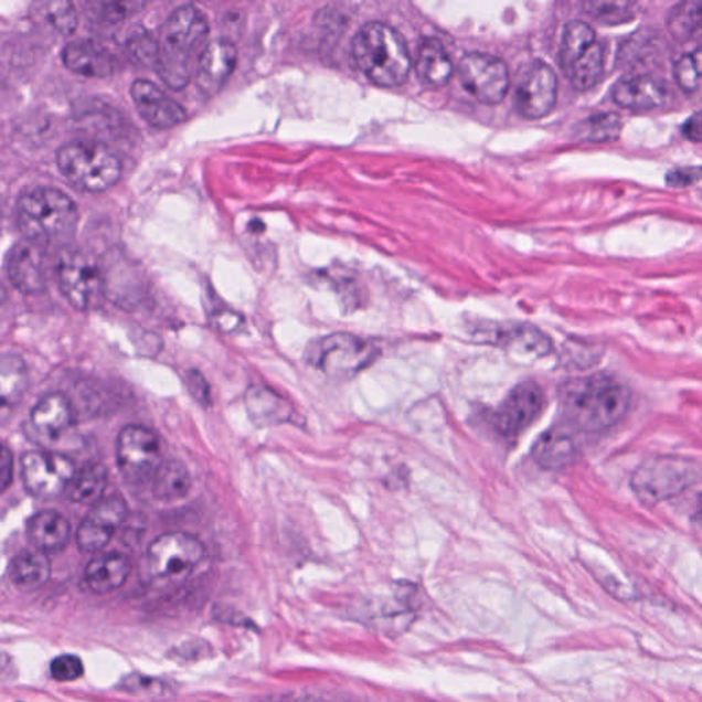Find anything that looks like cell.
Returning <instances> with one entry per match:
<instances>
[{"mask_svg":"<svg viewBox=\"0 0 702 702\" xmlns=\"http://www.w3.org/2000/svg\"><path fill=\"white\" fill-rule=\"evenodd\" d=\"M630 392L626 384L607 373L577 379L564 387L562 407L565 421L583 433H602L626 416Z\"/></svg>","mask_w":702,"mask_h":702,"instance_id":"6da1fadb","label":"cell"},{"mask_svg":"<svg viewBox=\"0 0 702 702\" xmlns=\"http://www.w3.org/2000/svg\"><path fill=\"white\" fill-rule=\"evenodd\" d=\"M15 214L24 240L45 248L65 246L75 236L81 219L72 198L53 187H35L22 192Z\"/></svg>","mask_w":702,"mask_h":702,"instance_id":"7a4b0ae2","label":"cell"},{"mask_svg":"<svg viewBox=\"0 0 702 702\" xmlns=\"http://www.w3.org/2000/svg\"><path fill=\"white\" fill-rule=\"evenodd\" d=\"M208 17L194 4H183L169 14L162 28L160 59L156 71L169 88L180 91L191 81V61L206 47Z\"/></svg>","mask_w":702,"mask_h":702,"instance_id":"3957f363","label":"cell"},{"mask_svg":"<svg viewBox=\"0 0 702 702\" xmlns=\"http://www.w3.org/2000/svg\"><path fill=\"white\" fill-rule=\"evenodd\" d=\"M351 53L362 75L379 87H400L410 77V47L402 33L386 22L362 25L353 39Z\"/></svg>","mask_w":702,"mask_h":702,"instance_id":"277c9868","label":"cell"},{"mask_svg":"<svg viewBox=\"0 0 702 702\" xmlns=\"http://www.w3.org/2000/svg\"><path fill=\"white\" fill-rule=\"evenodd\" d=\"M56 166L67 183L94 194L110 190L123 174L117 152L95 140H73L60 147Z\"/></svg>","mask_w":702,"mask_h":702,"instance_id":"5b68a950","label":"cell"},{"mask_svg":"<svg viewBox=\"0 0 702 702\" xmlns=\"http://www.w3.org/2000/svg\"><path fill=\"white\" fill-rule=\"evenodd\" d=\"M55 277L62 296L73 308L86 311L104 301L105 274L93 253L76 247L62 248L56 257Z\"/></svg>","mask_w":702,"mask_h":702,"instance_id":"8992f818","label":"cell"},{"mask_svg":"<svg viewBox=\"0 0 702 702\" xmlns=\"http://www.w3.org/2000/svg\"><path fill=\"white\" fill-rule=\"evenodd\" d=\"M701 468L689 458L659 456L639 466L632 475L634 494L647 507L681 494L688 487L699 482Z\"/></svg>","mask_w":702,"mask_h":702,"instance_id":"52a82bcc","label":"cell"},{"mask_svg":"<svg viewBox=\"0 0 702 702\" xmlns=\"http://www.w3.org/2000/svg\"><path fill=\"white\" fill-rule=\"evenodd\" d=\"M376 344L353 333H331L316 339L305 350V361L325 375L350 379L375 362Z\"/></svg>","mask_w":702,"mask_h":702,"instance_id":"ba28073f","label":"cell"},{"mask_svg":"<svg viewBox=\"0 0 702 702\" xmlns=\"http://www.w3.org/2000/svg\"><path fill=\"white\" fill-rule=\"evenodd\" d=\"M560 64L572 87L577 91L591 89L602 78L604 49L587 22L571 21L565 25Z\"/></svg>","mask_w":702,"mask_h":702,"instance_id":"9c48e42d","label":"cell"},{"mask_svg":"<svg viewBox=\"0 0 702 702\" xmlns=\"http://www.w3.org/2000/svg\"><path fill=\"white\" fill-rule=\"evenodd\" d=\"M203 556L205 546L195 535L167 532L152 541L147 551V574L157 585H171L189 577Z\"/></svg>","mask_w":702,"mask_h":702,"instance_id":"30bf717a","label":"cell"},{"mask_svg":"<svg viewBox=\"0 0 702 702\" xmlns=\"http://www.w3.org/2000/svg\"><path fill=\"white\" fill-rule=\"evenodd\" d=\"M118 469L128 483L141 485L155 478L161 464V442L152 429L131 424L118 434Z\"/></svg>","mask_w":702,"mask_h":702,"instance_id":"8fae6325","label":"cell"},{"mask_svg":"<svg viewBox=\"0 0 702 702\" xmlns=\"http://www.w3.org/2000/svg\"><path fill=\"white\" fill-rule=\"evenodd\" d=\"M457 77L472 98L485 105H497L509 89V70L501 59L485 53H469L457 66Z\"/></svg>","mask_w":702,"mask_h":702,"instance_id":"7c38bea8","label":"cell"},{"mask_svg":"<svg viewBox=\"0 0 702 702\" xmlns=\"http://www.w3.org/2000/svg\"><path fill=\"white\" fill-rule=\"evenodd\" d=\"M77 472L72 458L53 451H28L21 460L25 489L38 498H53L70 489Z\"/></svg>","mask_w":702,"mask_h":702,"instance_id":"4fadbf2b","label":"cell"},{"mask_svg":"<svg viewBox=\"0 0 702 702\" xmlns=\"http://www.w3.org/2000/svg\"><path fill=\"white\" fill-rule=\"evenodd\" d=\"M545 402L540 384L520 383L498 407L492 416V427L502 438L517 439L541 417Z\"/></svg>","mask_w":702,"mask_h":702,"instance_id":"5bb4252c","label":"cell"},{"mask_svg":"<svg viewBox=\"0 0 702 702\" xmlns=\"http://www.w3.org/2000/svg\"><path fill=\"white\" fill-rule=\"evenodd\" d=\"M474 336L480 343L506 349L524 359H542L553 351L552 339L526 322H486Z\"/></svg>","mask_w":702,"mask_h":702,"instance_id":"9a60e30c","label":"cell"},{"mask_svg":"<svg viewBox=\"0 0 702 702\" xmlns=\"http://www.w3.org/2000/svg\"><path fill=\"white\" fill-rule=\"evenodd\" d=\"M559 81L546 62H531L523 72L514 91V106L526 120H538L549 115L556 106Z\"/></svg>","mask_w":702,"mask_h":702,"instance_id":"2e32d148","label":"cell"},{"mask_svg":"<svg viewBox=\"0 0 702 702\" xmlns=\"http://www.w3.org/2000/svg\"><path fill=\"white\" fill-rule=\"evenodd\" d=\"M128 517V506L123 497H104L94 503L87 517L78 525L76 541L83 553H96L107 546L113 535Z\"/></svg>","mask_w":702,"mask_h":702,"instance_id":"e0dca14e","label":"cell"},{"mask_svg":"<svg viewBox=\"0 0 702 702\" xmlns=\"http://www.w3.org/2000/svg\"><path fill=\"white\" fill-rule=\"evenodd\" d=\"M131 96L139 116L152 128L167 131L187 120L184 107L155 83L138 78L132 83Z\"/></svg>","mask_w":702,"mask_h":702,"instance_id":"ac0fdd59","label":"cell"},{"mask_svg":"<svg viewBox=\"0 0 702 702\" xmlns=\"http://www.w3.org/2000/svg\"><path fill=\"white\" fill-rule=\"evenodd\" d=\"M237 64V49L230 39L209 42L196 62V86L208 98L217 95L230 81Z\"/></svg>","mask_w":702,"mask_h":702,"instance_id":"d6986e66","label":"cell"},{"mask_svg":"<svg viewBox=\"0 0 702 702\" xmlns=\"http://www.w3.org/2000/svg\"><path fill=\"white\" fill-rule=\"evenodd\" d=\"M45 251L47 248L28 240L17 242L11 248L6 270L15 290L22 294H41L45 290Z\"/></svg>","mask_w":702,"mask_h":702,"instance_id":"ffe728a7","label":"cell"},{"mask_svg":"<svg viewBox=\"0 0 702 702\" xmlns=\"http://www.w3.org/2000/svg\"><path fill=\"white\" fill-rule=\"evenodd\" d=\"M613 96L615 104L623 109L647 111L666 104L668 89L660 78L637 75L620 78L614 86Z\"/></svg>","mask_w":702,"mask_h":702,"instance_id":"44dd1931","label":"cell"},{"mask_svg":"<svg viewBox=\"0 0 702 702\" xmlns=\"http://www.w3.org/2000/svg\"><path fill=\"white\" fill-rule=\"evenodd\" d=\"M64 65L78 76L106 78L115 73V60L104 45L93 41L67 43L62 50Z\"/></svg>","mask_w":702,"mask_h":702,"instance_id":"7402d4cb","label":"cell"},{"mask_svg":"<svg viewBox=\"0 0 702 702\" xmlns=\"http://www.w3.org/2000/svg\"><path fill=\"white\" fill-rule=\"evenodd\" d=\"M33 429L43 438L55 440L70 432L75 424V412L64 394L43 396L31 412Z\"/></svg>","mask_w":702,"mask_h":702,"instance_id":"603a6c76","label":"cell"},{"mask_svg":"<svg viewBox=\"0 0 702 702\" xmlns=\"http://www.w3.org/2000/svg\"><path fill=\"white\" fill-rule=\"evenodd\" d=\"M132 564L126 554L110 552L99 554L87 564L84 582L91 592L107 594L118 591L131 575Z\"/></svg>","mask_w":702,"mask_h":702,"instance_id":"cb8c5ba5","label":"cell"},{"mask_svg":"<svg viewBox=\"0 0 702 702\" xmlns=\"http://www.w3.org/2000/svg\"><path fill=\"white\" fill-rule=\"evenodd\" d=\"M72 526L64 514L56 511H43L30 519L26 536L36 551L59 553L64 551L71 541Z\"/></svg>","mask_w":702,"mask_h":702,"instance_id":"d4e9b609","label":"cell"},{"mask_svg":"<svg viewBox=\"0 0 702 702\" xmlns=\"http://www.w3.org/2000/svg\"><path fill=\"white\" fill-rule=\"evenodd\" d=\"M245 405L248 417L257 427H274L291 421L294 410L286 398L275 390L253 386L247 390Z\"/></svg>","mask_w":702,"mask_h":702,"instance_id":"484cf974","label":"cell"},{"mask_svg":"<svg viewBox=\"0 0 702 702\" xmlns=\"http://www.w3.org/2000/svg\"><path fill=\"white\" fill-rule=\"evenodd\" d=\"M418 78L428 87H445L450 82L455 66L445 45L437 38H424L416 56Z\"/></svg>","mask_w":702,"mask_h":702,"instance_id":"4316f807","label":"cell"},{"mask_svg":"<svg viewBox=\"0 0 702 702\" xmlns=\"http://www.w3.org/2000/svg\"><path fill=\"white\" fill-rule=\"evenodd\" d=\"M577 456V444L564 427H552L535 442L532 457L542 468L557 469L568 466Z\"/></svg>","mask_w":702,"mask_h":702,"instance_id":"83f0119b","label":"cell"},{"mask_svg":"<svg viewBox=\"0 0 702 702\" xmlns=\"http://www.w3.org/2000/svg\"><path fill=\"white\" fill-rule=\"evenodd\" d=\"M9 576L17 591L33 593L42 588L51 576V563L47 554L41 551H26L11 560Z\"/></svg>","mask_w":702,"mask_h":702,"instance_id":"f1b7e54d","label":"cell"},{"mask_svg":"<svg viewBox=\"0 0 702 702\" xmlns=\"http://www.w3.org/2000/svg\"><path fill=\"white\" fill-rule=\"evenodd\" d=\"M189 468L179 460L163 461L152 478V496L158 501H178L191 490Z\"/></svg>","mask_w":702,"mask_h":702,"instance_id":"f546056e","label":"cell"},{"mask_svg":"<svg viewBox=\"0 0 702 702\" xmlns=\"http://www.w3.org/2000/svg\"><path fill=\"white\" fill-rule=\"evenodd\" d=\"M107 480L109 475L105 466L99 462H88L77 469L70 489L66 490V496L72 502L94 506L104 498Z\"/></svg>","mask_w":702,"mask_h":702,"instance_id":"4dcf8cb0","label":"cell"},{"mask_svg":"<svg viewBox=\"0 0 702 702\" xmlns=\"http://www.w3.org/2000/svg\"><path fill=\"white\" fill-rule=\"evenodd\" d=\"M30 384V373L25 361L17 354H4L0 361V401L2 410L8 411L24 398Z\"/></svg>","mask_w":702,"mask_h":702,"instance_id":"1f68e13d","label":"cell"},{"mask_svg":"<svg viewBox=\"0 0 702 702\" xmlns=\"http://www.w3.org/2000/svg\"><path fill=\"white\" fill-rule=\"evenodd\" d=\"M673 38L687 42L702 36V2L679 3L667 21Z\"/></svg>","mask_w":702,"mask_h":702,"instance_id":"d6a6232c","label":"cell"},{"mask_svg":"<svg viewBox=\"0 0 702 702\" xmlns=\"http://www.w3.org/2000/svg\"><path fill=\"white\" fill-rule=\"evenodd\" d=\"M160 45L151 33L141 25L134 26L126 41L128 54L131 55L136 64L143 66H157L158 59H160Z\"/></svg>","mask_w":702,"mask_h":702,"instance_id":"836d02e7","label":"cell"},{"mask_svg":"<svg viewBox=\"0 0 702 702\" xmlns=\"http://www.w3.org/2000/svg\"><path fill=\"white\" fill-rule=\"evenodd\" d=\"M621 127V118L617 113H602L582 124L581 135L594 143H607L619 138Z\"/></svg>","mask_w":702,"mask_h":702,"instance_id":"e575fe53","label":"cell"},{"mask_svg":"<svg viewBox=\"0 0 702 702\" xmlns=\"http://www.w3.org/2000/svg\"><path fill=\"white\" fill-rule=\"evenodd\" d=\"M673 77L684 93H700L702 91V49L681 56L673 65Z\"/></svg>","mask_w":702,"mask_h":702,"instance_id":"d590c367","label":"cell"},{"mask_svg":"<svg viewBox=\"0 0 702 702\" xmlns=\"http://www.w3.org/2000/svg\"><path fill=\"white\" fill-rule=\"evenodd\" d=\"M585 10L592 19L607 25L627 24L637 15V4L632 2H588Z\"/></svg>","mask_w":702,"mask_h":702,"instance_id":"8d00e7d4","label":"cell"},{"mask_svg":"<svg viewBox=\"0 0 702 702\" xmlns=\"http://www.w3.org/2000/svg\"><path fill=\"white\" fill-rule=\"evenodd\" d=\"M44 14L49 24L62 36L72 35L78 25V14L75 4L66 0H56L44 4Z\"/></svg>","mask_w":702,"mask_h":702,"instance_id":"74e56055","label":"cell"},{"mask_svg":"<svg viewBox=\"0 0 702 702\" xmlns=\"http://www.w3.org/2000/svg\"><path fill=\"white\" fill-rule=\"evenodd\" d=\"M143 6L140 2H95L87 4V11L98 24L115 25L127 20Z\"/></svg>","mask_w":702,"mask_h":702,"instance_id":"f35d334b","label":"cell"},{"mask_svg":"<svg viewBox=\"0 0 702 702\" xmlns=\"http://www.w3.org/2000/svg\"><path fill=\"white\" fill-rule=\"evenodd\" d=\"M121 688L127 693L140 695V698L157 699L167 693V684L160 679L141 676H129L124 679Z\"/></svg>","mask_w":702,"mask_h":702,"instance_id":"ab89813d","label":"cell"},{"mask_svg":"<svg viewBox=\"0 0 702 702\" xmlns=\"http://www.w3.org/2000/svg\"><path fill=\"white\" fill-rule=\"evenodd\" d=\"M51 677L59 682H73L83 677L84 664L75 655H62L51 661Z\"/></svg>","mask_w":702,"mask_h":702,"instance_id":"60d3db41","label":"cell"},{"mask_svg":"<svg viewBox=\"0 0 702 702\" xmlns=\"http://www.w3.org/2000/svg\"><path fill=\"white\" fill-rule=\"evenodd\" d=\"M185 384L192 398H194L198 404L202 406L211 405V386H209L206 379L203 377L201 372L192 370L187 373Z\"/></svg>","mask_w":702,"mask_h":702,"instance_id":"b9f144b4","label":"cell"},{"mask_svg":"<svg viewBox=\"0 0 702 702\" xmlns=\"http://www.w3.org/2000/svg\"><path fill=\"white\" fill-rule=\"evenodd\" d=\"M702 179V168L682 167L672 169L666 176V183L672 189H684V187L698 183Z\"/></svg>","mask_w":702,"mask_h":702,"instance_id":"7bdbcfd3","label":"cell"},{"mask_svg":"<svg viewBox=\"0 0 702 702\" xmlns=\"http://www.w3.org/2000/svg\"><path fill=\"white\" fill-rule=\"evenodd\" d=\"M0 486L2 490H8V487L13 480V455L9 450L8 446L2 447V457H0Z\"/></svg>","mask_w":702,"mask_h":702,"instance_id":"ee69618b","label":"cell"},{"mask_svg":"<svg viewBox=\"0 0 702 702\" xmlns=\"http://www.w3.org/2000/svg\"><path fill=\"white\" fill-rule=\"evenodd\" d=\"M682 134L684 138L694 143H701L702 141V110L695 113L692 117H689L687 123L683 124Z\"/></svg>","mask_w":702,"mask_h":702,"instance_id":"f6af8a7d","label":"cell"},{"mask_svg":"<svg viewBox=\"0 0 702 702\" xmlns=\"http://www.w3.org/2000/svg\"><path fill=\"white\" fill-rule=\"evenodd\" d=\"M692 524L695 530L702 532V501L700 503V507L698 508V511H695V513L693 514Z\"/></svg>","mask_w":702,"mask_h":702,"instance_id":"bcb514c9","label":"cell"}]
</instances>
